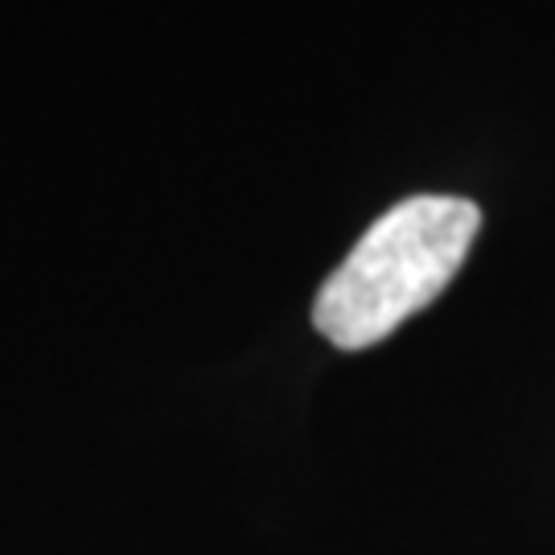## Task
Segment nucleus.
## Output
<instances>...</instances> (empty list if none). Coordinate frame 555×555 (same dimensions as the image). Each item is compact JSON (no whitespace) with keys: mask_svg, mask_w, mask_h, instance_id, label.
Returning <instances> with one entry per match:
<instances>
[{"mask_svg":"<svg viewBox=\"0 0 555 555\" xmlns=\"http://www.w3.org/2000/svg\"><path fill=\"white\" fill-rule=\"evenodd\" d=\"M481 210L453 194H416L391 206L354 243L313 300V325L337 350H366L428 309L461 272Z\"/></svg>","mask_w":555,"mask_h":555,"instance_id":"1","label":"nucleus"}]
</instances>
